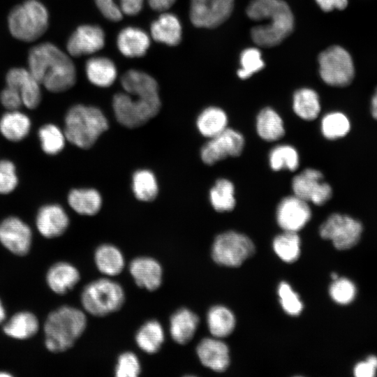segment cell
Instances as JSON below:
<instances>
[{
  "mask_svg": "<svg viewBox=\"0 0 377 377\" xmlns=\"http://www.w3.org/2000/svg\"><path fill=\"white\" fill-rule=\"evenodd\" d=\"M124 92L114 94L112 108L117 121L134 128L142 126L159 112L161 102L156 80L150 75L131 69L121 77Z\"/></svg>",
  "mask_w": 377,
  "mask_h": 377,
  "instance_id": "cell-1",
  "label": "cell"
},
{
  "mask_svg": "<svg viewBox=\"0 0 377 377\" xmlns=\"http://www.w3.org/2000/svg\"><path fill=\"white\" fill-rule=\"evenodd\" d=\"M27 68L43 87L53 93L70 89L77 80L71 56L51 42L37 43L30 48Z\"/></svg>",
  "mask_w": 377,
  "mask_h": 377,
  "instance_id": "cell-2",
  "label": "cell"
},
{
  "mask_svg": "<svg viewBox=\"0 0 377 377\" xmlns=\"http://www.w3.org/2000/svg\"><path fill=\"white\" fill-rule=\"evenodd\" d=\"M246 13L251 20L262 22L251 31L253 40L259 46L279 45L293 30V13L282 0H252Z\"/></svg>",
  "mask_w": 377,
  "mask_h": 377,
  "instance_id": "cell-3",
  "label": "cell"
},
{
  "mask_svg": "<svg viewBox=\"0 0 377 377\" xmlns=\"http://www.w3.org/2000/svg\"><path fill=\"white\" fill-rule=\"evenodd\" d=\"M87 326L85 313L76 307L64 305L51 311L44 324L46 348L54 353L68 350L83 334Z\"/></svg>",
  "mask_w": 377,
  "mask_h": 377,
  "instance_id": "cell-4",
  "label": "cell"
},
{
  "mask_svg": "<svg viewBox=\"0 0 377 377\" xmlns=\"http://www.w3.org/2000/svg\"><path fill=\"white\" fill-rule=\"evenodd\" d=\"M108 126L106 117L98 108L77 104L68 110L64 132L69 142L81 149H89Z\"/></svg>",
  "mask_w": 377,
  "mask_h": 377,
  "instance_id": "cell-5",
  "label": "cell"
},
{
  "mask_svg": "<svg viewBox=\"0 0 377 377\" xmlns=\"http://www.w3.org/2000/svg\"><path fill=\"white\" fill-rule=\"evenodd\" d=\"M50 13L39 0H25L15 6L7 17V27L10 35L22 42L37 40L47 30Z\"/></svg>",
  "mask_w": 377,
  "mask_h": 377,
  "instance_id": "cell-6",
  "label": "cell"
},
{
  "mask_svg": "<svg viewBox=\"0 0 377 377\" xmlns=\"http://www.w3.org/2000/svg\"><path fill=\"white\" fill-rule=\"evenodd\" d=\"M125 300L126 294L122 286L106 277L88 283L80 295L83 309L95 317H104L118 311Z\"/></svg>",
  "mask_w": 377,
  "mask_h": 377,
  "instance_id": "cell-7",
  "label": "cell"
},
{
  "mask_svg": "<svg viewBox=\"0 0 377 377\" xmlns=\"http://www.w3.org/2000/svg\"><path fill=\"white\" fill-rule=\"evenodd\" d=\"M319 72L322 80L328 85L346 87L355 76L352 57L343 47L331 46L319 54Z\"/></svg>",
  "mask_w": 377,
  "mask_h": 377,
  "instance_id": "cell-8",
  "label": "cell"
},
{
  "mask_svg": "<svg viewBox=\"0 0 377 377\" xmlns=\"http://www.w3.org/2000/svg\"><path fill=\"white\" fill-rule=\"evenodd\" d=\"M254 251V244L246 235L235 231H227L215 238L212 256L217 264L237 267L251 256Z\"/></svg>",
  "mask_w": 377,
  "mask_h": 377,
  "instance_id": "cell-9",
  "label": "cell"
},
{
  "mask_svg": "<svg viewBox=\"0 0 377 377\" xmlns=\"http://www.w3.org/2000/svg\"><path fill=\"white\" fill-rule=\"evenodd\" d=\"M362 230L359 221L348 215L334 213L322 223L319 233L322 238L331 240L337 249L346 250L357 244Z\"/></svg>",
  "mask_w": 377,
  "mask_h": 377,
  "instance_id": "cell-10",
  "label": "cell"
},
{
  "mask_svg": "<svg viewBox=\"0 0 377 377\" xmlns=\"http://www.w3.org/2000/svg\"><path fill=\"white\" fill-rule=\"evenodd\" d=\"M209 139L200 150L201 159L207 165H214L229 156H239L245 144L242 134L230 128Z\"/></svg>",
  "mask_w": 377,
  "mask_h": 377,
  "instance_id": "cell-11",
  "label": "cell"
},
{
  "mask_svg": "<svg viewBox=\"0 0 377 377\" xmlns=\"http://www.w3.org/2000/svg\"><path fill=\"white\" fill-rule=\"evenodd\" d=\"M293 194L316 205H325L332 195V189L323 181V173L314 168H306L292 180Z\"/></svg>",
  "mask_w": 377,
  "mask_h": 377,
  "instance_id": "cell-12",
  "label": "cell"
},
{
  "mask_svg": "<svg viewBox=\"0 0 377 377\" xmlns=\"http://www.w3.org/2000/svg\"><path fill=\"white\" fill-rule=\"evenodd\" d=\"M233 5L234 0H191V21L200 28L216 27L228 18Z\"/></svg>",
  "mask_w": 377,
  "mask_h": 377,
  "instance_id": "cell-13",
  "label": "cell"
},
{
  "mask_svg": "<svg viewBox=\"0 0 377 377\" xmlns=\"http://www.w3.org/2000/svg\"><path fill=\"white\" fill-rule=\"evenodd\" d=\"M0 242L12 253L25 256L31 249L32 231L20 218L6 217L0 223Z\"/></svg>",
  "mask_w": 377,
  "mask_h": 377,
  "instance_id": "cell-14",
  "label": "cell"
},
{
  "mask_svg": "<svg viewBox=\"0 0 377 377\" xmlns=\"http://www.w3.org/2000/svg\"><path fill=\"white\" fill-rule=\"evenodd\" d=\"M311 217L309 202L295 195L283 198L279 203L276 218L283 231L297 232Z\"/></svg>",
  "mask_w": 377,
  "mask_h": 377,
  "instance_id": "cell-15",
  "label": "cell"
},
{
  "mask_svg": "<svg viewBox=\"0 0 377 377\" xmlns=\"http://www.w3.org/2000/svg\"><path fill=\"white\" fill-rule=\"evenodd\" d=\"M105 43V35L101 27L82 24L77 27L68 38L66 50L71 57H77L101 50Z\"/></svg>",
  "mask_w": 377,
  "mask_h": 377,
  "instance_id": "cell-16",
  "label": "cell"
},
{
  "mask_svg": "<svg viewBox=\"0 0 377 377\" xmlns=\"http://www.w3.org/2000/svg\"><path fill=\"white\" fill-rule=\"evenodd\" d=\"M6 86L17 90L22 105L29 109H35L42 99L41 84L27 68L13 67L6 75Z\"/></svg>",
  "mask_w": 377,
  "mask_h": 377,
  "instance_id": "cell-17",
  "label": "cell"
},
{
  "mask_svg": "<svg viewBox=\"0 0 377 377\" xmlns=\"http://www.w3.org/2000/svg\"><path fill=\"white\" fill-rule=\"evenodd\" d=\"M129 272L135 284L148 291L158 289L162 283L163 270L158 260L151 256H138L129 263Z\"/></svg>",
  "mask_w": 377,
  "mask_h": 377,
  "instance_id": "cell-18",
  "label": "cell"
},
{
  "mask_svg": "<svg viewBox=\"0 0 377 377\" xmlns=\"http://www.w3.org/2000/svg\"><path fill=\"white\" fill-rule=\"evenodd\" d=\"M69 222L67 213L58 204L43 205L36 216L38 231L43 237L49 239L62 235L66 231Z\"/></svg>",
  "mask_w": 377,
  "mask_h": 377,
  "instance_id": "cell-19",
  "label": "cell"
},
{
  "mask_svg": "<svg viewBox=\"0 0 377 377\" xmlns=\"http://www.w3.org/2000/svg\"><path fill=\"white\" fill-rule=\"evenodd\" d=\"M196 353L200 362L213 371H223L228 367V348L217 339H202L196 347Z\"/></svg>",
  "mask_w": 377,
  "mask_h": 377,
  "instance_id": "cell-20",
  "label": "cell"
},
{
  "mask_svg": "<svg viewBox=\"0 0 377 377\" xmlns=\"http://www.w3.org/2000/svg\"><path fill=\"white\" fill-rule=\"evenodd\" d=\"M80 273L73 264L60 261L53 264L46 274V282L52 291L62 295L68 293L79 283Z\"/></svg>",
  "mask_w": 377,
  "mask_h": 377,
  "instance_id": "cell-21",
  "label": "cell"
},
{
  "mask_svg": "<svg viewBox=\"0 0 377 377\" xmlns=\"http://www.w3.org/2000/svg\"><path fill=\"white\" fill-rule=\"evenodd\" d=\"M199 324L198 315L186 307L177 309L169 319L172 339L179 345L187 344L194 337Z\"/></svg>",
  "mask_w": 377,
  "mask_h": 377,
  "instance_id": "cell-22",
  "label": "cell"
},
{
  "mask_svg": "<svg viewBox=\"0 0 377 377\" xmlns=\"http://www.w3.org/2000/svg\"><path fill=\"white\" fill-rule=\"evenodd\" d=\"M117 45L119 52L126 57H141L147 53L150 46V38L141 29L127 27L119 33Z\"/></svg>",
  "mask_w": 377,
  "mask_h": 377,
  "instance_id": "cell-23",
  "label": "cell"
},
{
  "mask_svg": "<svg viewBox=\"0 0 377 377\" xmlns=\"http://www.w3.org/2000/svg\"><path fill=\"white\" fill-rule=\"evenodd\" d=\"M152 38L170 46L177 45L182 40V29L179 18L170 13H161L150 27Z\"/></svg>",
  "mask_w": 377,
  "mask_h": 377,
  "instance_id": "cell-24",
  "label": "cell"
},
{
  "mask_svg": "<svg viewBox=\"0 0 377 377\" xmlns=\"http://www.w3.org/2000/svg\"><path fill=\"white\" fill-rule=\"evenodd\" d=\"M94 260L97 269L110 277L120 274L125 267L123 253L112 244L99 245L94 251Z\"/></svg>",
  "mask_w": 377,
  "mask_h": 377,
  "instance_id": "cell-25",
  "label": "cell"
},
{
  "mask_svg": "<svg viewBox=\"0 0 377 377\" xmlns=\"http://www.w3.org/2000/svg\"><path fill=\"white\" fill-rule=\"evenodd\" d=\"M31 127L30 118L18 110H8L0 118V133L11 142L24 139L29 133Z\"/></svg>",
  "mask_w": 377,
  "mask_h": 377,
  "instance_id": "cell-26",
  "label": "cell"
},
{
  "mask_svg": "<svg viewBox=\"0 0 377 377\" xmlns=\"http://www.w3.org/2000/svg\"><path fill=\"white\" fill-rule=\"evenodd\" d=\"M165 332L156 319L145 321L136 331L135 341L138 348L147 354L158 353L165 341Z\"/></svg>",
  "mask_w": 377,
  "mask_h": 377,
  "instance_id": "cell-27",
  "label": "cell"
},
{
  "mask_svg": "<svg viewBox=\"0 0 377 377\" xmlns=\"http://www.w3.org/2000/svg\"><path fill=\"white\" fill-rule=\"evenodd\" d=\"M85 73L88 80L98 87H109L117 75L114 63L105 57H94L85 64Z\"/></svg>",
  "mask_w": 377,
  "mask_h": 377,
  "instance_id": "cell-28",
  "label": "cell"
},
{
  "mask_svg": "<svg viewBox=\"0 0 377 377\" xmlns=\"http://www.w3.org/2000/svg\"><path fill=\"white\" fill-rule=\"evenodd\" d=\"M38 327L37 317L31 312L24 311L15 313L3 325V331L11 338L24 340L34 336Z\"/></svg>",
  "mask_w": 377,
  "mask_h": 377,
  "instance_id": "cell-29",
  "label": "cell"
},
{
  "mask_svg": "<svg viewBox=\"0 0 377 377\" xmlns=\"http://www.w3.org/2000/svg\"><path fill=\"white\" fill-rule=\"evenodd\" d=\"M68 202L76 213L93 216L101 208L102 197L94 188H74L68 195Z\"/></svg>",
  "mask_w": 377,
  "mask_h": 377,
  "instance_id": "cell-30",
  "label": "cell"
},
{
  "mask_svg": "<svg viewBox=\"0 0 377 377\" xmlns=\"http://www.w3.org/2000/svg\"><path fill=\"white\" fill-rule=\"evenodd\" d=\"M256 131L258 135L267 142L276 141L285 134L282 118L274 109L268 107L258 114Z\"/></svg>",
  "mask_w": 377,
  "mask_h": 377,
  "instance_id": "cell-31",
  "label": "cell"
},
{
  "mask_svg": "<svg viewBox=\"0 0 377 377\" xmlns=\"http://www.w3.org/2000/svg\"><path fill=\"white\" fill-rule=\"evenodd\" d=\"M228 116L221 108L214 106L204 109L198 115L196 126L204 137L213 138L228 128Z\"/></svg>",
  "mask_w": 377,
  "mask_h": 377,
  "instance_id": "cell-32",
  "label": "cell"
},
{
  "mask_svg": "<svg viewBox=\"0 0 377 377\" xmlns=\"http://www.w3.org/2000/svg\"><path fill=\"white\" fill-rule=\"evenodd\" d=\"M95 3L108 20L120 21L124 15H135L142 8L144 0H95Z\"/></svg>",
  "mask_w": 377,
  "mask_h": 377,
  "instance_id": "cell-33",
  "label": "cell"
},
{
  "mask_svg": "<svg viewBox=\"0 0 377 377\" xmlns=\"http://www.w3.org/2000/svg\"><path fill=\"white\" fill-rule=\"evenodd\" d=\"M293 109L296 115L304 120L316 119L320 111L318 94L309 88L297 90L293 97Z\"/></svg>",
  "mask_w": 377,
  "mask_h": 377,
  "instance_id": "cell-34",
  "label": "cell"
},
{
  "mask_svg": "<svg viewBox=\"0 0 377 377\" xmlns=\"http://www.w3.org/2000/svg\"><path fill=\"white\" fill-rule=\"evenodd\" d=\"M207 323L212 335L220 338L226 337L232 332L235 325V318L228 308L214 306L207 313Z\"/></svg>",
  "mask_w": 377,
  "mask_h": 377,
  "instance_id": "cell-35",
  "label": "cell"
},
{
  "mask_svg": "<svg viewBox=\"0 0 377 377\" xmlns=\"http://www.w3.org/2000/svg\"><path fill=\"white\" fill-rule=\"evenodd\" d=\"M209 195L210 203L216 212H230L235 206V186L228 179H217L211 188Z\"/></svg>",
  "mask_w": 377,
  "mask_h": 377,
  "instance_id": "cell-36",
  "label": "cell"
},
{
  "mask_svg": "<svg viewBox=\"0 0 377 377\" xmlns=\"http://www.w3.org/2000/svg\"><path fill=\"white\" fill-rule=\"evenodd\" d=\"M132 189L135 198L143 202L154 200L158 186L154 173L147 169L138 170L132 177Z\"/></svg>",
  "mask_w": 377,
  "mask_h": 377,
  "instance_id": "cell-37",
  "label": "cell"
},
{
  "mask_svg": "<svg viewBox=\"0 0 377 377\" xmlns=\"http://www.w3.org/2000/svg\"><path fill=\"white\" fill-rule=\"evenodd\" d=\"M38 136L42 150L50 156L59 154L67 140L64 132L57 125L50 123L39 128Z\"/></svg>",
  "mask_w": 377,
  "mask_h": 377,
  "instance_id": "cell-38",
  "label": "cell"
},
{
  "mask_svg": "<svg viewBox=\"0 0 377 377\" xmlns=\"http://www.w3.org/2000/svg\"><path fill=\"white\" fill-rule=\"evenodd\" d=\"M269 163L274 171H294L300 164L298 152L295 147L289 145H276L269 151Z\"/></svg>",
  "mask_w": 377,
  "mask_h": 377,
  "instance_id": "cell-39",
  "label": "cell"
},
{
  "mask_svg": "<svg viewBox=\"0 0 377 377\" xmlns=\"http://www.w3.org/2000/svg\"><path fill=\"white\" fill-rule=\"evenodd\" d=\"M276 255L286 263H293L300 254V239L296 232L283 231L273 241Z\"/></svg>",
  "mask_w": 377,
  "mask_h": 377,
  "instance_id": "cell-40",
  "label": "cell"
},
{
  "mask_svg": "<svg viewBox=\"0 0 377 377\" xmlns=\"http://www.w3.org/2000/svg\"><path fill=\"white\" fill-rule=\"evenodd\" d=\"M350 128V124L348 117L340 112L327 113L321 119V133L328 140H337L344 137Z\"/></svg>",
  "mask_w": 377,
  "mask_h": 377,
  "instance_id": "cell-41",
  "label": "cell"
},
{
  "mask_svg": "<svg viewBox=\"0 0 377 377\" xmlns=\"http://www.w3.org/2000/svg\"><path fill=\"white\" fill-rule=\"evenodd\" d=\"M141 371L140 361L135 353L124 351L118 355L114 367L116 377H137Z\"/></svg>",
  "mask_w": 377,
  "mask_h": 377,
  "instance_id": "cell-42",
  "label": "cell"
},
{
  "mask_svg": "<svg viewBox=\"0 0 377 377\" xmlns=\"http://www.w3.org/2000/svg\"><path fill=\"white\" fill-rule=\"evenodd\" d=\"M241 68L237 71V75L241 79H247L260 71L265 66L259 50L248 48L240 56Z\"/></svg>",
  "mask_w": 377,
  "mask_h": 377,
  "instance_id": "cell-43",
  "label": "cell"
},
{
  "mask_svg": "<svg viewBox=\"0 0 377 377\" xmlns=\"http://www.w3.org/2000/svg\"><path fill=\"white\" fill-rule=\"evenodd\" d=\"M331 298L337 304L346 305L351 303L356 295L355 284L346 278L334 280L329 290Z\"/></svg>",
  "mask_w": 377,
  "mask_h": 377,
  "instance_id": "cell-44",
  "label": "cell"
},
{
  "mask_svg": "<svg viewBox=\"0 0 377 377\" xmlns=\"http://www.w3.org/2000/svg\"><path fill=\"white\" fill-rule=\"evenodd\" d=\"M278 294L283 310L289 315L297 316L302 311L303 304L298 295L286 282L280 283Z\"/></svg>",
  "mask_w": 377,
  "mask_h": 377,
  "instance_id": "cell-45",
  "label": "cell"
},
{
  "mask_svg": "<svg viewBox=\"0 0 377 377\" xmlns=\"http://www.w3.org/2000/svg\"><path fill=\"white\" fill-rule=\"evenodd\" d=\"M17 184L18 177L13 162L8 159L0 160V194L12 193Z\"/></svg>",
  "mask_w": 377,
  "mask_h": 377,
  "instance_id": "cell-46",
  "label": "cell"
},
{
  "mask_svg": "<svg viewBox=\"0 0 377 377\" xmlns=\"http://www.w3.org/2000/svg\"><path fill=\"white\" fill-rule=\"evenodd\" d=\"M0 102L8 110H18L22 105V101L19 91L8 86H6L1 91Z\"/></svg>",
  "mask_w": 377,
  "mask_h": 377,
  "instance_id": "cell-47",
  "label": "cell"
},
{
  "mask_svg": "<svg viewBox=\"0 0 377 377\" xmlns=\"http://www.w3.org/2000/svg\"><path fill=\"white\" fill-rule=\"evenodd\" d=\"M377 369V357L369 355L364 362H358L353 369L356 377H374Z\"/></svg>",
  "mask_w": 377,
  "mask_h": 377,
  "instance_id": "cell-48",
  "label": "cell"
},
{
  "mask_svg": "<svg viewBox=\"0 0 377 377\" xmlns=\"http://www.w3.org/2000/svg\"><path fill=\"white\" fill-rule=\"evenodd\" d=\"M320 8L325 12L334 9L343 10L348 5V0H316Z\"/></svg>",
  "mask_w": 377,
  "mask_h": 377,
  "instance_id": "cell-49",
  "label": "cell"
},
{
  "mask_svg": "<svg viewBox=\"0 0 377 377\" xmlns=\"http://www.w3.org/2000/svg\"><path fill=\"white\" fill-rule=\"evenodd\" d=\"M177 0H147L149 6L157 11L164 12L169 9Z\"/></svg>",
  "mask_w": 377,
  "mask_h": 377,
  "instance_id": "cell-50",
  "label": "cell"
},
{
  "mask_svg": "<svg viewBox=\"0 0 377 377\" xmlns=\"http://www.w3.org/2000/svg\"><path fill=\"white\" fill-rule=\"evenodd\" d=\"M371 112L374 118L377 119V90L371 101Z\"/></svg>",
  "mask_w": 377,
  "mask_h": 377,
  "instance_id": "cell-51",
  "label": "cell"
},
{
  "mask_svg": "<svg viewBox=\"0 0 377 377\" xmlns=\"http://www.w3.org/2000/svg\"><path fill=\"white\" fill-rule=\"evenodd\" d=\"M5 318H6V311L0 300V324L4 321Z\"/></svg>",
  "mask_w": 377,
  "mask_h": 377,
  "instance_id": "cell-52",
  "label": "cell"
},
{
  "mask_svg": "<svg viewBox=\"0 0 377 377\" xmlns=\"http://www.w3.org/2000/svg\"><path fill=\"white\" fill-rule=\"evenodd\" d=\"M12 376L10 374H8L7 372H4V371H1L0 372V377L1 376Z\"/></svg>",
  "mask_w": 377,
  "mask_h": 377,
  "instance_id": "cell-53",
  "label": "cell"
},
{
  "mask_svg": "<svg viewBox=\"0 0 377 377\" xmlns=\"http://www.w3.org/2000/svg\"><path fill=\"white\" fill-rule=\"evenodd\" d=\"M331 276L333 280H336L339 278L337 274L334 272L331 274Z\"/></svg>",
  "mask_w": 377,
  "mask_h": 377,
  "instance_id": "cell-54",
  "label": "cell"
}]
</instances>
